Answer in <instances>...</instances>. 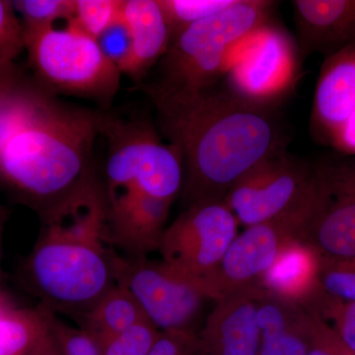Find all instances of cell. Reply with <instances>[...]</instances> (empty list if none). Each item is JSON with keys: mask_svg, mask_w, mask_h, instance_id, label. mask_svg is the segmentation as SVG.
<instances>
[{"mask_svg": "<svg viewBox=\"0 0 355 355\" xmlns=\"http://www.w3.org/2000/svg\"><path fill=\"white\" fill-rule=\"evenodd\" d=\"M23 50L24 27L16 16L13 1L0 0V58L13 64Z\"/></svg>", "mask_w": 355, "mask_h": 355, "instance_id": "obj_28", "label": "cell"}, {"mask_svg": "<svg viewBox=\"0 0 355 355\" xmlns=\"http://www.w3.org/2000/svg\"><path fill=\"white\" fill-rule=\"evenodd\" d=\"M273 6L265 0H237L226 10L186 28L171 40L161 58L160 79L147 91L193 92L216 85L227 74L239 44L268 24Z\"/></svg>", "mask_w": 355, "mask_h": 355, "instance_id": "obj_3", "label": "cell"}, {"mask_svg": "<svg viewBox=\"0 0 355 355\" xmlns=\"http://www.w3.org/2000/svg\"><path fill=\"white\" fill-rule=\"evenodd\" d=\"M258 321L260 355H308L311 322L304 306L279 300L261 292Z\"/></svg>", "mask_w": 355, "mask_h": 355, "instance_id": "obj_19", "label": "cell"}, {"mask_svg": "<svg viewBox=\"0 0 355 355\" xmlns=\"http://www.w3.org/2000/svg\"><path fill=\"white\" fill-rule=\"evenodd\" d=\"M112 139L107 161V186L130 184L147 195L174 200L183 186L179 154L153 130L140 125H114L104 121Z\"/></svg>", "mask_w": 355, "mask_h": 355, "instance_id": "obj_9", "label": "cell"}, {"mask_svg": "<svg viewBox=\"0 0 355 355\" xmlns=\"http://www.w3.org/2000/svg\"><path fill=\"white\" fill-rule=\"evenodd\" d=\"M7 309H6V308H4V306L1 304V303H0V318H1L2 315L4 314V312H6Z\"/></svg>", "mask_w": 355, "mask_h": 355, "instance_id": "obj_36", "label": "cell"}, {"mask_svg": "<svg viewBox=\"0 0 355 355\" xmlns=\"http://www.w3.org/2000/svg\"><path fill=\"white\" fill-rule=\"evenodd\" d=\"M304 307L310 308L335 331L355 355V302L340 300L324 293L320 287Z\"/></svg>", "mask_w": 355, "mask_h": 355, "instance_id": "obj_22", "label": "cell"}, {"mask_svg": "<svg viewBox=\"0 0 355 355\" xmlns=\"http://www.w3.org/2000/svg\"><path fill=\"white\" fill-rule=\"evenodd\" d=\"M319 284L324 293L340 300L355 302V258L321 257Z\"/></svg>", "mask_w": 355, "mask_h": 355, "instance_id": "obj_25", "label": "cell"}, {"mask_svg": "<svg viewBox=\"0 0 355 355\" xmlns=\"http://www.w3.org/2000/svg\"><path fill=\"white\" fill-rule=\"evenodd\" d=\"M238 223L224 200L189 205L163 233L158 248L163 263L205 282L237 236Z\"/></svg>", "mask_w": 355, "mask_h": 355, "instance_id": "obj_8", "label": "cell"}, {"mask_svg": "<svg viewBox=\"0 0 355 355\" xmlns=\"http://www.w3.org/2000/svg\"><path fill=\"white\" fill-rule=\"evenodd\" d=\"M21 77L15 69V65L0 58V92L19 83Z\"/></svg>", "mask_w": 355, "mask_h": 355, "instance_id": "obj_34", "label": "cell"}, {"mask_svg": "<svg viewBox=\"0 0 355 355\" xmlns=\"http://www.w3.org/2000/svg\"><path fill=\"white\" fill-rule=\"evenodd\" d=\"M300 51H335L355 36V0H295L292 2Z\"/></svg>", "mask_w": 355, "mask_h": 355, "instance_id": "obj_15", "label": "cell"}, {"mask_svg": "<svg viewBox=\"0 0 355 355\" xmlns=\"http://www.w3.org/2000/svg\"><path fill=\"white\" fill-rule=\"evenodd\" d=\"M44 313H46V311H44ZM29 355H62L60 349H58V343L55 342L50 328H49L48 321H46V328H44L42 335L40 336L37 343H35L34 347H33Z\"/></svg>", "mask_w": 355, "mask_h": 355, "instance_id": "obj_32", "label": "cell"}, {"mask_svg": "<svg viewBox=\"0 0 355 355\" xmlns=\"http://www.w3.org/2000/svg\"><path fill=\"white\" fill-rule=\"evenodd\" d=\"M320 260L314 248L296 238L282 247L257 287L279 300L304 306L320 289Z\"/></svg>", "mask_w": 355, "mask_h": 355, "instance_id": "obj_16", "label": "cell"}, {"mask_svg": "<svg viewBox=\"0 0 355 355\" xmlns=\"http://www.w3.org/2000/svg\"><path fill=\"white\" fill-rule=\"evenodd\" d=\"M315 196L314 166L284 151L261 161L245 174L228 191L224 202L246 227L286 222L300 229L302 237Z\"/></svg>", "mask_w": 355, "mask_h": 355, "instance_id": "obj_5", "label": "cell"}, {"mask_svg": "<svg viewBox=\"0 0 355 355\" xmlns=\"http://www.w3.org/2000/svg\"><path fill=\"white\" fill-rule=\"evenodd\" d=\"M159 335L150 322H141L102 343V355H147Z\"/></svg>", "mask_w": 355, "mask_h": 355, "instance_id": "obj_27", "label": "cell"}, {"mask_svg": "<svg viewBox=\"0 0 355 355\" xmlns=\"http://www.w3.org/2000/svg\"><path fill=\"white\" fill-rule=\"evenodd\" d=\"M24 42L30 65L46 87L101 100L119 90L120 69L95 39L73 26L24 28Z\"/></svg>", "mask_w": 355, "mask_h": 355, "instance_id": "obj_6", "label": "cell"}, {"mask_svg": "<svg viewBox=\"0 0 355 355\" xmlns=\"http://www.w3.org/2000/svg\"><path fill=\"white\" fill-rule=\"evenodd\" d=\"M334 141L340 148L355 153V113L336 135Z\"/></svg>", "mask_w": 355, "mask_h": 355, "instance_id": "obj_33", "label": "cell"}, {"mask_svg": "<svg viewBox=\"0 0 355 355\" xmlns=\"http://www.w3.org/2000/svg\"><path fill=\"white\" fill-rule=\"evenodd\" d=\"M123 0H74L69 24L97 40L120 19Z\"/></svg>", "mask_w": 355, "mask_h": 355, "instance_id": "obj_24", "label": "cell"}, {"mask_svg": "<svg viewBox=\"0 0 355 355\" xmlns=\"http://www.w3.org/2000/svg\"><path fill=\"white\" fill-rule=\"evenodd\" d=\"M314 167L316 196L301 240L324 258H355V159Z\"/></svg>", "mask_w": 355, "mask_h": 355, "instance_id": "obj_10", "label": "cell"}, {"mask_svg": "<svg viewBox=\"0 0 355 355\" xmlns=\"http://www.w3.org/2000/svg\"><path fill=\"white\" fill-rule=\"evenodd\" d=\"M295 60L288 37L268 23L233 53L226 74L229 86L248 99L270 104L291 85Z\"/></svg>", "mask_w": 355, "mask_h": 355, "instance_id": "obj_11", "label": "cell"}, {"mask_svg": "<svg viewBox=\"0 0 355 355\" xmlns=\"http://www.w3.org/2000/svg\"><path fill=\"white\" fill-rule=\"evenodd\" d=\"M13 6L22 16L24 28L53 25L62 18L69 20L74 11L72 0H18L13 1Z\"/></svg>", "mask_w": 355, "mask_h": 355, "instance_id": "obj_26", "label": "cell"}, {"mask_svg": "<svg viewBox=\"0 0 355 355\" xmlns=\"http://www.w3.org/2000/svg\"><path fill=\"white\" fill-rule=\"evenodd\" d=\"M46 326L44 309L6 310L0 318V355H29Z\"/></svg>", "mask_w": 355, "mask_h": 355, "instance_id": "obj_21", "label": "cell"}, {"mask_svg": "<svg viewBox=\"0 0 355 355\" xmlns=\"http://www.w3.org/2000/svg\"><path fill=\"white\" fill-rule=\"evenodd\" d=\"M148 93L163 132L181 158L187 207L224 200L254 166L286 151L284 123L272 105L248 99L230 86Z\"/></svg>", "mask_w": 355, "mask_h": 355, "instance_id": "obj_1", "label": "cell"}, {"mask_svg": "<svg viewBox=\"0 0 355 355\" xmlns=\"http://www.w3.org/2000/svg\"><path fill=\"white\" fill-rule=\"evenodd\" d=\"M311 322V345L308 355H354L316 312L305 307Z\"/></svg>", "mask_w": 355, "mask_h": 355, "instance_id": "obj_29", "label": "cell"}, {"mask_svg": "<svg viewBox=\"0 0 355 355\" xmlns=\"http://www.w3.org/2000/svg\"><path fill=\"white\" fill-rule=\"evenodd\" d=\"M106 195L111 244L132 259L158 250L173 200L147 195L130 184L107 186Z\"/></svg>", "mask_w": 355, "mask_h": 355, "instance_id": "obj_13", "label": "cell"}, {"mask_svg": "<svg viewBox=\"0 0 355 355\" xmlns=\"http://www.w3.org/2000/svg\"><path fill=\"white\" fill-rule=\"evenodd\" d=\"M103 123L20 80L0 92V176L28 197L51 205L87 177Z\"/></svg>", "mask_w": 355, "mask_h": 355, "instance_id": "obj_2", "label": "cell"}, {"mask_svg": "<svg viewBox=\"0 0 355 355\" xmlns=\"http://www.w3.org/2000/svg\"><path fill=\"white\" fill-rule=\"evenodd\" d=\"M198 342L190 331H160L147 355H186Z\"/></svg>", "mask_w": 355, "mask_h": 355, "instance_id": "obj_31", "label": "cell"}, {"mask_svg": "<svg viewBox=\"0 0 355 355\" xmlns=\"http://www.w3.org/2000/svg\"><path fill=\"white\" fill-rule=\"evenodd\" d=\"M96 41L105 57L111 60L121 72L132 49L130 33L121 19V15L120 19L103 33Z\"/></svg>", "mask_w": 355, "mask_h": 355, "instance_id": "obj_30", "label": "cell"}, {"mask_svg": "<svg viewBox=\"0 0 355 355\" xmlns=\"http://www.w3.org/2000/svg\"><path fill=\"white\" fill-rule=\"evenodd\" d=\"M116 284L125 287L159 331H190L209 301L214 302L202 280L187 277L165 263L146 258H119Z\"/></svg>", "mask_w": 355, "mask_h": 355, "instance_id": "obj_7", "label": "cell"}, {"mask_svg": "<svg viewBox=\"0 0 355 355\" xmlns=\"http://www.w3.org/2000/svg\"><path fill=\"white\" fill-rule=\"evenodd\" d=\"M355 113V49L336 53L324 65L315 93L318 127L335 139Z\"/></svg>", "mask_w": 355, "mask_h": 355, "instance_id": "obj_18", "label": "cell"}, {"mask_svg": "<svg viewBox=\"0 0 355 355\" xmlns=\"http://www.w3.org/2000/svg\"><path fill=\"white\" fill-rule=\"evenodd\" d=\"M4 214L3 210L0 207V236H1L2 224H3Z\"/></svg>", "mask_w": 355, "mask_h": 355, "instance_id": "obj_35", "label": "cell"}, {"mask_svg": "<svg viewBox=\"0 0 355 355\" xmlns=\"http://www.w3.org/2000/svg\"><path fill=\"white\" fill-rule=\"evenodd\" d=\"M85 330L100 345L141 322L148 321L125 287L116 284L84 314Z\"/></svg>", "mask_w": 355, "mask_h": 355, "instance_id": "obj_20", "label": "cell"}, {"mask_svg": "<svg viewBox=\"0 0 355 355\" xmlns=\"http://www.w3.org/2000/svg\"><path fill=\"white\" fill-rule=\"evenodd\" d=\"M111 243L43 229L31 259L35 286L53 307L88 312L116 286Z\"/></svg>", "mask_w": 355, "mask_h": 355, "instance_id": "obj_4", "label": "cell"}, {"mask_svg": "<svg viewBox=\"0 0 355 355\" xmlns=\"http://www.w3.org/2000/svg\"><path fill=\"white\" fill-rule=\"evenodd\" d=\"M300 229L286 222L250 226L236 236L214 272L205 279L212 299L257 287L284 245L300 239Z\"/></svg>", "mask_w": 355, "mask_h": 355, "instance_id": "obj_12", "label": "cell"}, {"mask_svg": "<svg viewBox=\"0 0 355 355\" xmlns=\"http://www.w3.org/2000/svg\"><path fill=\"white\" fill-rule=\"evenodd\" d=\"M169 26L171 40L186 28L234 6L237 0H158Z\"/></svg>", "mask_w": 355, "mask_h": 355, "instance_id": "obj_23", "label": "cell"}, {"mask_svg": "<svg viewBox=\"0 0 355 355\" xmlns=\"http://www.w3.org/2000/svg\"><path fill=\"white\" fill-rule=\"evenodd\" d=\"M121 19L132 41L121 73L140 78L167 53L171 43L169 26L158 0H123Z\"/></svg>", "mask_w": 355, "mask_h": 355, "instance_id": "obj_17", "label": "cell"}, {"mask_svg": "<svg viewBox=\"0 0 355 355\" xmlns=\"http://www.w3.org/2000/svg\"><path fill=\"white\" fill-rule=\"evenodd\" d=\"M258 287L233 292L214 302L200 335L205 355H260Z\"/></svg>", "mask_w": 355, "mask_h": 355, "instance_id": "obj_14", "label": "cell"}]
</instances>
